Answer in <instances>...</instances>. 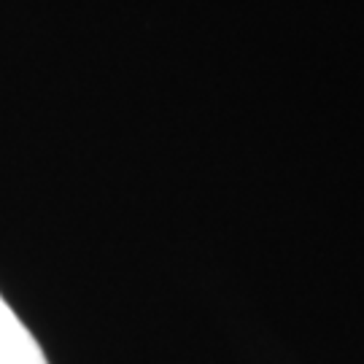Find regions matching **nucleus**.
Returning <instances> with one entry per match:
<instances>
[{"label": "nucleus", "instance_id": "1", "mask_svg": "<svg viewBox=\"0 0 364 364\" xmlns=\"http://www.w3.org/2000/svg\"><path fill=\"white\" fill-rule=\"evenodd\" d=\"M0 364H49L38 340L16 318V313L3 297H0Z\"/></svg>", "mask_w": 364, "mask_h": 364}]
</instances>
